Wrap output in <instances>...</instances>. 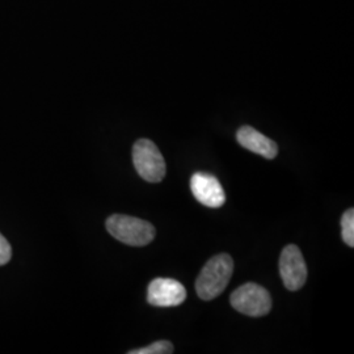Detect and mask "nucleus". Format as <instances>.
I'll return each instance as SVG.
<instances>
[{"instance_id": "obj_1", "label": "nucleus", "mask_w": 354, "mask_h": 354, "mask_svg": "<svg viewBox=\"0 0 354 354\" xmlns=\"http://www.w3.org/2000/svg\"><path fill=\"white\" fill-rule=\"evenodd\" d=\"M234 272V260L227 253L212 257L196 281V291L203 301H212L227 288Z\"/></svg>"}, {"instance_id": "obj_2", "label": "nucleus", "mask_w": 354, "mask_h": 354, "mask_svg": "<svg viewBox=\"0 0 354 354\" xmlns=\"http://www.w3.org/2000/svg\"><path fill=\"white\" fill-rule=\"evenodd\" d=\"M105 225L114 239L131 247H145L156 235V230L150 222L136 216L114 214L106 219Z\"/></svg>"}, {"instance_id": "obj_3", "label": "nucleus", "mask_w": 354, "mask_h": 354, "mask_svg": "<svg viewBox=\"0 0 354 354\" xmlns=\"http://www.w3.org/2000/svg\"><path fill=\"white\" fill-rule=\"evenodd\" d=\"M133 163L138 175L149 183H160L165 178V158L152 140L142 138L134 143Z\"/></svg>"}, {"instance_id": "obj_4", "label": "nucleus", "mask_w": 354, "mask_h": 354, "mask_svg": "<svg viewBox=\"0 0 354 354\" xmlns=\"http://www.w3.org/2000/svg\"><path fill=\"white\" fill-rule=\"evenodd\" d=\"M231 306L247 317H260L269 314L272 297L266 288L248 282L231 294Z\"/></svg>"}, {"instance_id": "obj_5", "label": "nucleus", "mask_w": 354, "mask_h": 354, "mask_svg": "<svg viewBox=\"0 0 354 354\" xmlns=\"http://www.w3.org/2000/svg\"><path fill=\"white\" fill-rule=\"evenodd\" d=\"M279 273L288 290L297 291L304 288L307 279V266L301 250L290 244L286 245L279 257Z\"/></svg>"}, {"instance_id": "obj_6", "label": "nucleus", "mask_w": 354, "mask_h": 354, "mask_svg": "<svg viewBox=\"0 0 354 354\" xmlns=\"http://www.w3.org/2000/svg\"><path fill=\"white\" fill-rule=\"evenodd\" d=\"M187 299V290L176 279H152L147 289V302L155 307H175Z\"/></svg>"}, {"instance_id": "obj_7", "label": "nucleus", "mask_w": 354, "mask_h": 354, "mask_svg": "<svg viewBox=\"0 0 354 354\" xmlns=\"http://www.w3.org/2000/svg\"><path fill=\"white\" fill-rule=\"evenodd\" d=\"M190 189L194 198L207 207H221L226 201V194L216 177L196 172L190 178Z\"/></svg>"}, {"instance_id": "obj_8", "label": "nucleus", "mask_w": 354, "mask_h": 354, "mask_svg": "<svg viewBox=\"0 0 354 354\" xmlns=\"http://www.w3.org/2000/svg\"><path fill=\"white\" fill-rule=\"evenodd\" d=\"M236 140L248 151L259 153L266 159H274L279 155V146L251 127H241L236 133Z\"/></svg>"}, {"instance_id": "obj_9", "label": "nucleus", "mask_w": 354, "mask_h": 354, "mask_svg": "<svg viewBox=\"0 0 354 354\" xmlns=\"http://www.w3.org/2000/svg\"><path fill=\"white\" fill-rule=\"evenodd\" d=\"M342 241L346 245L354 247V210H346L342 216Z\"/></svg>"}, {"instance_id": "obj_10", "label": "nucleus", "mask_w": 354, "mask_h": 354, "mask_svg": "<svg viewBox=\"0 0 354 354\" xmlns=\"http://www.w3.org/2000/svg\"><path fill=\"white\" fill-rule=\"evenodd\" d=\"M174 352V345L172 342L167 340H160V342H153L149 346L130 351V354H169Z\"/></svg>"}, {"instance_id": "obj_11", "label": "nucleus", "mask_w": 354, "mask_h": 354, "mask_svg": "<svg viewBox=\"0 0 354 354\" xmlns=\"http://www.w3.org/2000/svg\"><path fill=\"white\" fill-rule=\"evenodd\" d=\"M12 257V248L8 241L0 234V266H6Z\"/></svg>"}]
</instances>
